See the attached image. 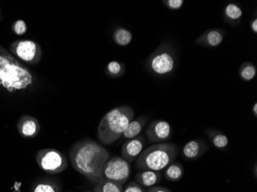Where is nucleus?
Here are the masks:
<instances>
[{"label":"nucleus","mask_w":257,"mask_h":192,"mask_svg":"<svg viewBox=\"0 0 257 192\" xmlns=\"http://www.w3.org/2000/svg\"><path fill=\"white\" fill-rule=\"evenodd\" d=\"M239 76L245 82L252 81L256 76V67L250 62H245L239 67Z\"/></svg>","instance_id":"4be33fe9"},{"label":"nucleus","mask_w":257,"mask_h":192,"mask_svg":"<svg viewBox=\"0 0 257 192\" xmlns=\"http://www.w3.org/2000/svg\"><path fill=\"white\" fill-rule=\"evenodd\" d=\"M40 129L41 126L39 120L31 115H22L17 123V130L23 138H36L40 133Z\"/></svg>","instance_id":"9b49d317"},{"label":"nucleus","mask_w":257,"mask_h":192,"mask_svg":"<svg viewBox=\"0 0 257 192\" xmlns=\"http://www.w3.org/2000/svg\"><path fill=\"white\" fill-rule=\"evenodd\" d=\"M106 74L113 79L122 77L125 74V65L118 61H111L106 68Z\"/></svg>","instance_id":"5701e85b"},{"label":"nucleus","mask_w":257,"mask_h":192,"mask_svg":"<svg viewBox=\"0 0 257 192\" xmlns=\"http://www.w3.org/2000/svg\"><path fill=\"white\" fill-rule=\"evenodd\" d=\"M30 192H61V185L56 179L44 177L33 184Z\"/></svg>","instance_id":"dca6fc26"},{"label":"nucleus","mask_w":257,"mask_h":192,"mask_svg":"<svg viewBox=\"0 0 257 192\" xmlns=\"http://www.w3.org/2000/svg\"><path fill=\"white\" fill-rule=\"evenodd\" d=\"M254 171H255V177H256V175H257L256 164H255V167H254Z\"/></svg>","instance_id":"c756f323"},{"label":"nucleus","mask_w":257,"mask_h":192,"mask_svg":"<svg viewBox=\"0 0 257 192\" xmlns=\"http://www.w3.org/2000/svg\"><path fill=\"white\" fill-rule=\"evenodd\" d=\"M179 148L174 143H157L143 150L136 159L140 171H161L177 159Z\"/></svg>","instance_id":"20e7f679"},{"label":"nucleus","mask_w":257,"mask_h":192,"mask_svg":"<svg viewBox=\"0 0 257 192\" xmlns=\"http://www.w3.org/2000/svg\"><path fill=\"white\" fill-rule=\"evenodd\" d=\"M252 114H253L254 116H255V118H256V116H257V103H256V102H255V104H254L253 106H252Z\"/></svg>","instance_id":"c85d7f7f"},{"label":"nucleus","mask_w":257,"mask_h":192,"mask_svg":"<svg viewBox=\"0 0 257 192\" xmlns=\"http://www.w3.org/2000/svg\"><path fill=\"white\" fill-rule=\"evenodd\" d=\"M147 192H172L170 189L167 187H163V186H154V187H150Z\"/></svg>","instance_id":"bb28decb"},{"label":"nucleus","mask_w":257,"mask_h":192,"mask_svg":"<svg viewBox=\"0 0 257 192\" xmlns=\"http://www.w3.org/2000/svg\"><path fill=\"white\" fill-rule=\"evenodd\" d=\"M122 192H147L144 187L139 184L136 181H131L128 183Z\"/></svg>","instance_id":"a878e982"},{"label":"nucleus","mask_w":257,"mask_h":192,"mask_svg":"<svg viewBox=\"0 0 257 192\" xmlns=\"http://www.w3.org/2000/svg\"><path fill=\"white\" fill-rule=\"evenodd\" d=\"M0 13H1V10H0Z\"/></svg>","instance_id":"7c9ffc66"},{"label":"nucleus","mask_w":257,"mask_h":192,"mask_svg":"<svg viewBox=\"0 0 257 192\" xmlns=\"http://www.w3.org/2000/svg\"><path fill=\"white\" fill-rule=\"evenodd\" d=\"M33 82L30 69L0 45V86L14 92L27 89Z\"/></svg>","instance_id":"f03ea898"},{"label":"nucleus","mask_w":257,"mask_h":192,"mask_svg":"<svg viewBox=\"0 0 257 192\" xmlns=\"http://www.w3.org/2000/svg\"><path fill=\"white\" fill-rule=\"evenodd\" d=\"M147 118L144 115L133 119L124 131L122 137L125 139H132L139 136L147 123Z\"/></svg>","instance_id":"2eb2a0df"},{"label":"nucleus","mask_w":257,"mask_h":192,"mask_svg":"<svg viewBox=\"0 0 257 192\" xmlns=\"http://www.w3.org/2000/svg\"><path fill=\"white\" fill-rule=\"evenodd\" d=\"M177 65V53L169 43L158 46L146 60L145 66L152 74L166 76L171 74Z\"/></svg>","instance_id":"39448f33"},{"label":"nucleus","mask_w":257,"mask_h":192,"mask_svg":"<svg viewBox=\"0 0 257 192\" xmlns=\"http://www.w3.org/2000/svg\"><path fill=\"white\" fill-rule=\"evenodd\" d=\"M184 174V167L180 162L173 163L167 166L164 171V176L166 179L170 181H178L181 180Z\"/></svg>","instance_id":"6ab92c4d"},{"label":"nucleus","mask_w":257,"mask_h":192,"mask_svg":"<svg viewBox=\"0 0 257 192\" xmlns=\"http://www.w3.org/2000/svg\"><path fill=\"white\" fill-rule=\"evenodd\" d=\"M132 173V167L131 163L125 161V159L115 156L113 158H109L102 167V179H106L113 182L123 185Z\"/></svg>","instance_id":"0eeeda50"},{"label":"nucleus","mask_w":257,"mask_h":192,"mask_svg":"<svg viewBox=\"0 0 257 192\" xmlns=\"http://www.w3.org/2000/svg\"><path fill=\"white\" fill-rule=\"evenodd\" d=\"M146 135L149 141L151 143L166 142L171 138L173 135V130L171 125L167 121L157 119L152 121L149 125Z\"/></svg>","instance_id":"1a4fd4ad"},{"label":"nucleus","mask_w":257,"mask_h":192,"mask_svg":"<svg viewBox=\"0 0 257 192\" xmlns=\"http://www.w3.org/2000/svg\"><path fill=\"white\" fill-rule=\"evenodd\" d=\"M163 3L170 10H180L184 4L183 0H164Z\"/></svg>","instance_id":"393cba45"},{"label":"nucleus","mask_w":257,"mask_h":192,"mask_svg":"<svg viewBox=\"0 0 257 192\" xmlns=\"http://www.w3.org/2000/svg\"><path fill=\"white\" fill-rule=\"evenodd\" d=\"M88 192H91V191H88ZM92 192H94V191H92Z\"/></svg>","instance_id":"2f4dec72"},{"label":"nucleus","mask_w":257,"mask_h":192,"mask_svg":"<svg viewBox=\"0 0 257 192\" xmlns=\"http://www.w3.org/2000/svg\"><path fill=\"white\" fill-rule=\"evenodd\" d=\"M162 173L160 171H140L135 176L136 182L144 187H152L161 181Z\"/></svg>","instance_id":"4468645a"},{"label":"nucleus","mask_w":257,"mask_h":192,"mask_svg":"<svg viewBox=\"0 0 257 192\" xmlns=\"http://www.w3.org/2000/svg\"><path fill=\"white\" fill-rule=\"evenodd\" d=\"M12 30L17 36H23L27 32V23L24 20H17L12 26Z\"/></svg>","instance_id":"b1692460"},{"label":"nucleus","mask_w":257,"mask_h":192,"mask_svg":"<svg viewBox=\"0 0 257 192\" xmlns=\"http://www.w3.org/2000/svg\"><path fill=\"white\" fill-rule=\"evenodd\" d=\"M69 157L77 172L91 182L97 184L102 179V167L110 158V154L101 144L90 138H85L72 145Z\"/></svg>","instance_id":"f257e3e1"},{"label":"nucleus","mask_w":257,"mask_h":192,"mask_svg":"<svg viewBox=\"0 0 257 192\" xmlns=\"http://www.w3.org/2000/svg\"><path fill=\"white\" fill-rule=\"evenodd\" d=\"M207 149L206 141L202 139H193L185 144L182 153L186 159L195 160L203 156Z\"/></svg>","instance_id":"ddd939ff"},{"label":"nucleus","mask_w":257,"mask_h":192,"mask_svg":"<svg viewBox=\"0 0 257 192\" xmlns=\"http://www.w3.org/2000/svg\"><path fill=\"white\" fill-rule=\"evenodd\" d=\"M242 10L236 4H229L225 7L223 18L231 25H236L242 20Z\"/></svg>","instance_id":"f3484780"},{"label":"nucleus","mask_w":257,"mask_h":192,"mask_svg":"<svg viewBox=\"0 0 257 192\" xmlns=\"http://www.w3.org/2000/svg\"><path fill=\"white\" fill-rule=\"evenodd\" d=\"M10 50L14 56L31 66L39 64L43 57L41 46L33 40H17L10 45Z\"/></svg>","instance_id":"6e6552de"},{"label":"nucleus","mask_w":257,"mask_h":192,"mask_svg":"<svg viewBox=\"0 0 257 192\" xmlns=\"http://www.w3.org/2000/svg\"><path fill=\"white\" fill-rule=\"evenodd\" d=\"M123 185L113 181L102 179L94 187V192H122Z\"/></svg>","instance_id":"412c9836"},{"label":"nucleus","mask_w":257,"mask_h":192,"mask_svg":"<svg viewBox=\"0 0 257 192\" xmlns=\"http://www.w3.org/2000/svg\"><path fill=\"white\" fill-rule=\"evenodd\" d=\"M226 32L214 28L206 30L195 40V43L207 48H216L223 43Z\"/></svg>","instance_id":"f8f14e48"},{"label":"nucleus","mask_w":257,"mask_h":192,"mask_svg":"<svg viewBox=\"0 0 257 192\" xmlns=\"http://www.w3.org/2000/svg\"><path fill=\"white\" fill-rule=\"evenodd\" d=\"M36 161L43 171L50 174L63 172L68 167L66 155L56 148L39 150L36 155Z\"/></svg>","instance_id":"423d86ee"},{"label":"nucleus","mask_w":257,"mask_h":192,"mask_svg":"<svg viewBox=\"0 0 257 192\" xmlns=\"http://www.w3.org/2000/svg\"><path fill=\"white\" fill-rule=\"evenodd\" d=\"M145 145L146 138L143 135L127 140L121 148V157L128 162H134L142 152Z\"/></svg>","instance_id":"9d476101"},{"label":"nucleus","mask_w":257,"mask_h":192,"mask_svg":"<svg viewBox=\"0 0 257 192\" xmlns=\"http://www.w3.org/2000/svg\"><path fill=\"white\" fill-rule=\"evenodd\" d=\"M251 30L255 34L257 33V18L255 17L253 20H252L250 23Z\"/></svg>","instance_id":"cd10ccee"},{"label":"nucleus","mask_w":257,"mask_h":192,"mask_svg":"<svg viewBox=\"0 0 257 192\" xmlns=\"http://www.w3.org/2000/svg\"><path fill=\"white\" fill-rule=\"evenodd\" d=\"M112 39L118 46H126L132 42V33L123 27H117L112 33Z\"/></svg>","instance_id":"aec40b11"},{"label":"nucleus","mask_w":257,"mask_h":192,"mask_svg":"<svg viewBox=\"0 0 257 192\" xmlns=\"http://www.w3.org/2000/svg\"><path fill=\"white\" fill-rule=\"evenodd\" d=\"M206 134L212 144L219 149H224L229 145V138L223 131L207 129L206 131Z\"/></svg>","instance_id":"a211bd4d"},{"label":"nucleus","mask_w":257,"mask_h":192,"mask_svg":"<svg viewBox=\"0 0 257 192\" xmlns=\"http://www.w3.org/2000/svg\"><path fill=\"white\" fill-rule=\"evenodd\" d=\"M131 106L115 107L102 117L97 128V138L103 145H110L122 137L130 122L134 119Z\"/></svg>","instance_id":"7ed1b4c3"}]
</instances>
